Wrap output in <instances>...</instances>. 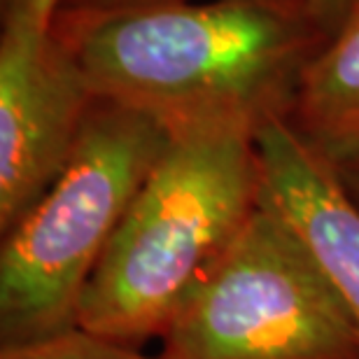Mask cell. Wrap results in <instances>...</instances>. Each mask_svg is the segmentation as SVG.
I'll return each instance as SVG.
<instances>
[{
    "instance_id": "6da1fadb",
    "label": "cell",
    "mask_w": 359,
    "mask_h": 359,
    "mask_svg": "<svg viewBox=\"0 0 359 359\" xmlns=\"http://www.w3.org/2000/svg\"><path fill=\"white\" fill-rule=\"evenodd\" d=\"M59 26L98 98L149 112L170 133L259 131L273 117H290L320 35L304 3L287 0L73 10Z\"/></svg>"
},
{
    "instance_id": "7a4b0ae2",
    "label": "cell",
    "mask_w": 359,
    "mask_h": 359,
    "mask_svg": "<svg viewBox=\"0 0 359 359\" xmlns=\"http://www.w3.org/2000/svg\"><path fill=\"white\" fill-rule=\"evenodd\" d=\"M257 131H175L84 292L77 327L142 348L161 339L262 203Z\"/></svg>"
},
{
    "instance_id": "3957f363",
    "label": "cell",
    "mask_w": 359,
    "mask_h": 359,
    "mask_svg": "<svg viewBox=\"0 0 359 359\" xmlns=\"http://www.w3.org/2000/svg\"><path fill=\"white\" fill-rule=\"evenodd\" d=\"M170 138L149 112L93 103L52 187L3 233L0 346L77 327L93 273Z\"/></svg>"
},
{
    "instance_id": "277c9868",
    "label": "cell",
    "mask_w": 359,
    "mask_h": 359,
    "mask_svg": "<svg viewBox=\"0 0 359 359\" xmlns=\"http://www.w3.org/2000/svg\"><path fill=\"white\" fill-rule=\"evenodd\" d=\"M159 341V359H359L341 292L264 189L245 229Z\"/></svg>"
},
{
    "instance_id": "5b68a950",
    "label": "cell",
    "mask_w": 359,
    "mask_h": 359,
    "mask_svg": "<svg viewBox=\"0 0 359 359\" xmlns=\"http://www.w3.org/2000/svg\"><path fill=\"white\" fill-rule=\"evenodd\" d=\"M68 0H5L0 31V233L38 203L98 96L61 35Z\"/></svg>"
},
{
    "instance_id": "8992f818",
    "label": "cell",
    "mask_w": 359,
    "mask_h": 359,
    "mask_svg": "<svg viewBox=\"0 0 359 359\" xmlns=\"http://www.w3.org/2000/svg\"><path fill=\"white\" fill-rule=\"evenodd\" d=\"M264 196L304 236L346 301L359 334V205L336 159L304 138L287 117L257 131Z\"/></svg>"
},
{
    "instance_id": "52a82bcc",
    "label": "cell",
    "mask_w": 359,
    "mask_h": 359,
    "mask_svg": "<svg viewBox=\"0 0 359 359\" xmlns=\"http://www.w3.org/2000/svg\"><path fill=\"white\" fill-rule=\"evenodd\" d=\"M287 119L332 156L359 149V0L308 61Z\"/></svg>"
},
{
    "instance_id": "ba28073f",
    "label": "cell",
    "mask_w": 359,
    "mask_h": 359,
    "mask_svg": "<svg viewBox=\"0 0 359 359\" xmlns=\"http://www.w3.org/2000/svg\"><path fill=\"white\" fill-rule=\"evenodd\" d=\"M0 359H159L140 348L91 334L82 327L26 343L0 346Z\"/></svg>"
},
{
    "instance_id": "9c48e42d",
    "label": "cell",
    "mask_w": 359,
    "mask_h": 359,
    "mask_svg": "<svg viewBox=\"0 0 359 359\" xmlns=\"http://www.w3.org/2000/svg\"><path fill=\"white\" fill-rule=\"evenodd\" d=\"M355 3L357 0H304V7L311 24L318 28L322 38L329 40L339 33Z\"/></svg>"
},
{
    "instance_id": "30bf717a",
    "label": "cell",
    "mask_w": 359,
    "mask_h": 359,
    "mask_svg": "<svg viewBox=\"0 0 359 359\" xmlns=\"http://www.w3.org/2000/svg\"><path fill=\"white\" fill-rule=\"evenodd\" d=\"M334 159H336V166H339V173L343 177V184H346L350 196H353L359 205V149L341 154V156H334Z\"/></svg>"
},
{
    "instance_id": "8fae6325",
    "label": "cell",
    "mask_w": 359,
    "mask_h": 359,
    "mask_svg": "<svg viewBox=\"0 0 359 359\" xmlns=\"http://www.w3.org/2000/svg\"><path fill=\"white\" fill-rule=\"evenodd\" d=\"M73 10H114V7H133V5H152V3H175V0H68ZM294 3V0H287Z\"/></svg>"
}]
</instances>
